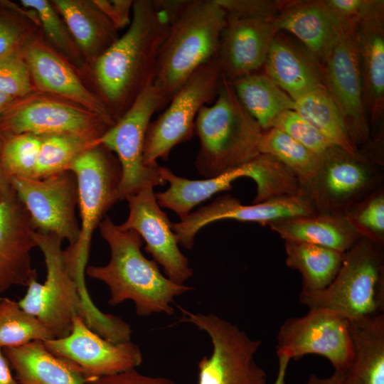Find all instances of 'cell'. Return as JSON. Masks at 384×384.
Returning a JSON list of instances; mask_svg holds the SVG:
<instances>
[{
	"mask_svg": "<svg viewBox=\"0 0 384 384\" xmlns=\"http://www.w3.org/2000/svg\"><path fill=\"white\" fill-rule=\"evenodd\" d=\"M161 110L159 94L153 85L146 87L129 109L97 140L117 154L122 171L119 200L126 199L147 186L166 183L159 166L144 164L143 153L146 132L155 112Z\"/></svg>",
	"mask_w": 384,
	"mask_h": 384,
	"instance_id": "obj_13",
	"label": "cell"
},
{
	"mask_svg": "<svg viewBox=\"0 0 384 384\" xmlns=\"http://www.w3.org/2000/svg\"><path fill=\"white\" fill-rule=\"evenodd\" d=\"M94 2L118 31L129 26L133 1L94 0Z\"/></svg>",
	"mask_w": 384,
	"mask_h": 384,
	"instance_id": "obj_44",
	"label": "cell"
},
{
	"mask_svg": "<svg viewBox=\"0 0 384 384\" xmlns=\"http://www.w3.org/2000/svg\"><path fill=\"white\" fill-rule=\"evenodd\" d=\"M33 178H42L70 171L73 161L84 151L97 144L96 141L70 134L43 136Z\"/></svg>",
	"mask_w": 384,
	"mask_h": 384,
	"instance_id": "obj_36",
	"label": "cell"
},
{
	"mask_svg": "<svg viewBox=\"0 0 384 384\" xmlns=\"http://www.w3.org/2000/svg\"><path fill=\"white\" fill-rule=\"evenodd\" d=\"M98 226L110 246V260L104 266H88L85 272L107 286L108 303L116 306L132 301L136 314L140 316L174 314V299L193 288L176 284L164 276L158 264L142 254V238L136 231L120 229L109 217Z\"/></svg>",
	"mask_w": 384,
	"mask_h": 384,
	"instance_id": "obj_2",
	"label": "cell"
},
{
	"mask_svg": "<svg viewBox=\"0 0 384 384\" xmlns=\"http://www.w3.org/2000/svg\"><path fill=\"white\" fill-rule=\"evenodd\" d=\"M277 341V354H285L290 359L319 355L331 363L334 370L343 373L352 363L349 319L331 310L309 309L305 316L286 319Z\"/></svg>",
	"mask_w": 384,
	"mask_h": 384,
	"instance_id": "obj_14",
	"label": "cell"
},
{
	"mask_svg": "<svg viewBox=\"0 0 384 384\" xmlns=\"http://www.w3.org/2000/svg\"><path fill=\"white\" fill-rule=\"evenodd\" d=\"M338 21L336 38L320 63L324 84L355 146L359 150H369L372 135L363 101L356 37L358 23Z\"/></svg>",
	"mask_w": 384,
	"mask_h": 384,
	"instance_id": "obj_12",
	"label": "cell"
},
{
	"mask_svg": "<svg viewBox=\"0 0 384 384\" xmlns=\"http://www.w3.org/2000/svg\"><path fill=\"white\" fill-rule=\"evenodd\" d=\"M41 31L21 46L35 90L73 101L114 124L117 121L101 97L88 88L78 69L47 43Z\"/></svg>",
	"mask_w": 384,
	"mask_h": 384,
	"instance_id": "obj_18",
	"label": "cell"
},
{
	"mask_svg": "<svg viewBox=\"0 0 384 384\" xmlns=\"http://www.w3.org/2000/svg\"><path fill=\"white\" fill-rule=\"evenodd\" d=\"M258 149L288 167L301 184L310 180L319 169L320 156L276 127L262 130Z\"/></svg>",
	"mask_w": 384,
	"mask_h": 384,
	"instance_id": "obj_33",
	"label": "cell"
},
{
	"mask_svg": "<svg viewBox=\"0 0 384 384\" xmlns=\"http://www.w3.org/2000/svg\"><path fill=\"white\" fill-rule=\"evenodd\" d=\"M30 216L14 189L0 198V294L37 279L31 252L38 247Z\"/></svg>",
	"mask_w": 384,
	"mask_h": 384,
	"instance_id": "obj_20",
	"label": "cell"
},
{
	"mask_svg": "<svg viewBox=\"0 0 384 384\" xmlns=\"http://www.w3.org/2000/svg\"><path fill=\"white\" fill-rule=\"evenodd\" d=\"M353 357L347 384H384V314L349 319Z\"/></svg>",
	"mask_w": 384,
	"mask_h": 384,
	"instance_id": "obj_28",
	"label": "cell"
},
{
	"mask_svg": "<svg viewBox=\"0 0 384 384\" xmlns=\"http://www.w3.org/2000/svg\"><path fill=\"white\" fill-rule=\"evenodd\" d=\"M169 26L154 0L133 1L127 31L90 68L96 92L116 121L152 85Z\"/></svg>",
	"mask_w": 384,
	"mask_h": 384,
	"instance_id": "obj_1",
	"label": "cell"
},
{
	"mask_svg": "<svg viewBox=\"0 0 384 384\" xmlns=\"http://www.w3.org/2000/svg\"><path fill=\"white\" fill-rule=\"evenodd\" d=\"M277 33L272 21L226 14L215 56L222 77L230 82L263 67Z\"/></svg>",
	"mask_w": 384,
	"mask_h": 384,
	"instance_id": "obj_21",
	"label": "cell"
},
{
	"mask_svg": "<svg viewBox=\"0 0 384 384\" xmlns=\"http://www.w3.org/2000/svg\"><path fill=\"white\" fill-rule=\"evenodd\" d=\"M40 28L34 11L11 1L0 0V57L21 48Z\"/></svg>",
	"mask_w": 384,
	"mask_h": 384,
	"instance_id": "obj_39",
	"label": "cell"
},
{
	"mask_svg": "<svg viewBox=\"0 0 384 384\" xmlns=\"http://www.w3.org/2000/svg\"><path fill=\"white\" fill-rule=\"evenodd\" d=\"M129 215L118 225L132 230L145 241L144 250L164 268L166 277L178 284L193 276L188 258L181 252L171 223L159 206L152 186H147L128 196Z\"/></svg>",
	"mask_w": 384,
	"mask_h": 384,
	"instance_id": "obj_19",
	"label": "cell"
},
{
	"mask_svg": "<svg viewBox=\"0 0 384 384\" xmlns=\"http://www.w3.org/2000/svg\"><path fill=\"white\" fill-rule=\"evenodd\" d=\"M299 301L309 309H328L348 319L384 314V247L361 238L345 253L332 282L321 291H301Z\"/></svg>",
	"mask_w": 384,
	"mask_h": 384,
	"instance_id": "obj_5",
	"label": "cell"
},
{
	"mask_svg": "<svg viewBox=\"0 0 384 384\" xmlns=\"http://www.w3.org/2000/svg\"><path fill=\"white\" fill-rule=\"evenodd\" d=\"M316 212L309 200L302 193L270 199L250 206L242 205L230 194L201 207L182 221L171 223L178 244L191 250L196 234L208 224L220 220H236L267 225L270 222L289 218L312 215Z\"/></svg>",
	"mask_w": 384,
	"mask_h": 384,
	"instance_id": "obj_17",
	"label": "cell"
},
{
	"mask_svg": "<svg viewBox=\"0 0 384 384\" xmlns=\"http://www.w3.org/2000/svg\"><path fill=\"white\" fill-rule=\"evenodd\" d=\"M230 83L242 105L262 130L274 127L283 112L294 110V101L265 73H253Z\"/></svg>",
	"mask_w": 384,
	"mask_h": 384,
	"instance_id": "obj_30",
	"label": "cell"
},
{
	"mask_svg": "<svg viewBox=\"0 0 384 384\" xmlns=\"http://www.w3.org/2000/svg\"><path fill=\"white\" fill-rule=\"evenodd\" d=\"M3 135L0 132V198L10 193L14 188L11 178L6 172L1 159Z\"/></svg>",
	"mask_w": 384,
	"mask_h": 384,
	"instance_id": "obj_48",
	"label": "cell"
},
{
	"mask_svg": "<svg viewBox=\"0 0 384 384\" xmlns=\"http://www.w3.org/2000/svg\"><path fill=\"white\" fill-rule=\"evenodd\" d=\"M263 68L264 73L294 101L324 85L320 62L282 32L274 35Z\"/></svg>",
	"mask_w": 384,
	"mask_h": 384,
	"instance_id": "obj_23",
	"label": "cell"
},
{
	"mask_svg": "<svg viewBox=\"0 0 384 384\" xmlns=\"http://www.w3.org/2000/svg\"><path fill=\"white\" fill-rule=\"evenodd\" d=\"M286 265L302 277L305 292L321 291L334 279L345 253L326 247L295 241H284Z\"/></svg>",
	"mask_w": 384,
	"mask_h": 384,
	"instance_id": "obj_31",
	"label": "cell"
},
{
	"mask_svg": "<svg viewBox=\"0 0 384 384\" xmlns=\"http://www.w3.org/2000/svg\"><path fill=\"white\" fill-rule=\"evenodd\" d=\"M294 110L334 145L356 154L353 144L343 117L326 90L321 85L294 101Z\"/></svg>",
	"mask_w": 384,
	"mask_h": 384,
	"instance_id": "obj_32",
	"label": "cell"
},
{
	"mask_svg": "<svg viewBox=\"0 0 384 384\" xmlns=\"http://www.w3.org/2000/svg\"><path fill=\"white\" fill-rule=\"evenodd\" d=\"M274 127L285 132L306 149L321 156L336 146L314 129L295 110H287L277 119Z\"/></svg>",
	"mask_w": 384,
	"mask_h": 384,
	"instance_id": "obj_41",
	"label": "cell"
},
{
	"mask_svg": "<svg viewBox=\"0 0 384 384\" xmlns=\"http://www.w3.org/2000/svg\"><path fill=\"white\" fill-rule=\"evenodd\" d=\"M19 4L36 14L47 43L78 70L87 67L67 25L50 1L21 0Z\"/></svg>",
	"mask_w": 384,
	"mask_h": 384,
	"instance_id": "obj_34",
	"label": "cell"
},
{
	"mask_svg": "<svg viewBox=\"0 0 384 384\" xmlns=\"http://www.w3.org/2000/svg\"><path fill=\"white\" fill-rule=\"evenodd\" d=\"M35 90L21 47L0 57V92L14 99Z\"/></svg>",
	"mask_w": 384,
	"mask_h": 384,
	"instance_id": "obj_40",
	"label": "cell"
},
{
	"mask_svg": "<svg viewBox=\"0 0 384 384\" xmlns=\"http://www.w3.org/2000/svg\"><path fill=\"white\" fill-rule=\"evenodd\" d=\"M180 321L189 323L210 337L213 351L198 362V384H266L267 373L255 360L262 341L237 325L210 313H194L178 306Z\"/></svg>",
	"mask_w": 384,
	"mask_h": 384,
	"instance_id": "obj_8",
	"label": "cell"
},
{
	"mask_svg": "<svg viewBox=\"0 0 384 384\" xmlns=\"http://www.w3.org/2000/svg\"><path fill=\"white\" fill-rule=\"evenodd\" d=\"M284 241L317 245L342 252L361 238L342 215L315 214L282 219L267 224Z\"/></svg>",
	"mask_w": 384,
	"mask_h": 384,
	"instance_id": "obj_29",
	"label": "cell"
},
{
	"mask_svg": "<svg viewBox=\"0 0 384 384\" xmlns=\"http://www.w3.org/2000/svg\"><path fill=\"white\" fill-rule=\"evenodd\" d=\"M324 2L338 20L357 23L384 12L383 0H324Z\"/></svg>",
	"mask_w": 384,
	"mask_h": 384,
	"instance_id": "obj_42",
	"label": "cell"
},
{
	"mask_svg": "<svg viewBox=\"0 0 384 384\" xmlns=\"http://www.w3.org/2000/svg\"><path fill=\"white\" fill-rule=\"evenodd\" d=\"M14 100L15 99L4 93L0 92V116L14 101Z\"/></svg>",
	"mask_w": 384,
	"mask_h": 384,
	"instance_id": "obj_50",
	"label": "cell"
},
{
	"mask_svg": "<svg viewBox=\"0 0 384 384\" xmlns=\"http://www.w3.org/2000/svg\"><path fill=\"white\" fill-rule=\"evenodd\" d=\"M11 178L35 230L66 240L69 246L75 245L80 236L75 216L78 190L75 174L65 171L42 178Z\"/></svg>",
	"mask_w": 384,
	"mask_h": 384,
	"instance_id": "obj_15",
	"label": "cell"
},
{
	"mask_svg": "<svg viewBox=\"0 0 384 384\" xmlns=\"http://www.w3.org/2000/svg\"><path fill=\"white\" fill-rule=\"evenodd\" d=\"M87 66L92 67L119 37L118 30L94 0H52Z\"/></svg>",
	"mask_w": 384,
	"mask_h": 384,
	"instance_id": "obj_26",
	"label": "cell"
},
{
	"mask_svg": "<svg viewBox=\"0 0 384 384\" xmlns=\"http://www.w3.org/2000/svg\"><path fill=\"white\" fill-rule=\"evenodd\" d=\"M225 19V11L215 0H188L170 24L152 83L161 110L198 68L216 56Z\"/></svg>",
	"mask_w": 384,
	"mask_h": 384,
	"instance_id": "obj_3",
	"label": "cell"
},
{
	"mask_svg": "<svg viewBox=\"0 0 384 384\" xmlns=\"http://www.w3.org/2000/svg\"><path fill=\"white\" fill-rule=\"evenodd\" d=\"M18 384H87L85 376L55 356L43 341L3 348Z\"/></svg>",
	"mask_w": 384,
	"mask_h": 384,
	"instance_id": "obj_27",
	"label": "cell"
},
{
	"mask_svg": "<svg viewBox=\"0 0 384 384\" xmlns=\"http://www.w3.org/2000/svg\"><path fill=\"white\" fill-rule=\"evenodd\" d=\"M53 338L52 332L38 318L22 309L18 302L0 299V348Z\"/></svg>",
	"mask_w": 384,
	"mask_h": 384,
	"instance_id": "obj_35",
	"label": "cell"
},
{
	"mask_svg": "<svg viewBox=\"0 0 384 384\" xmlns=\"http://www.w3.org/2000/svg\"><path fill=\"white\" fill-rule=\"evenodd\" d=\"M75 176L81 224L76 243L64 250L65 258L80 291L86 289L85 273L95 229L119 200L122 171L117 158L101 144L81 153L70 167Z\"/></svg>",
	"mask_w": 384,
	"mask_h": 384,
	"instance_id": "obj_6",
	"label": "cell"
},
{
	"mask_svg": "<svg viewBox=\"0 0 384 384\" xmlns=\"http://www.w3.org/2000/svg\"><path fill=\"white\" fill-rule=\"evenodd\" d=\"M34 238L44 257L46 279L43 283L32 280L18 303L22 309L38 318L55 338L64 337L70 334L73 319L82 316L79 287L68 267L63 240L36 231Z\"/></svg>",
	"mask_w": 384,
	"mask_h": 384,
	"instance_id": "obj_11",
	"label": "cell"
},
{
	"mask_svg": "<svg viewBox=\"0 0 384 384\" xmlns=\"http://www.w3.org/2000/svg\"><path fill=\"white\" fill-rule=\"evenodd\" d=\"M306 384H347L344 373L334 370L327 378H320L314 373L309 375Z\"/></svg>",
	"mask_w": 384,
	"mask_h": 384,
	"instance_id": "obj_47",
	"label": "cell"
},
{
	"mask_svg": "<svg viewBox=\"0 0 384 384\" xmlns=\"http://www.w3.org/2000/svg\"><path fill=\"white\" fill-rule=\"evenodd\" d=\"M262 129L239 101L230 82L222 78L212 105H204L195 121L201 142L195 164L209 178L240 166L260 153Z\"/></svg>",
	"mask_w": 384,
	"mask_h": 384,
	"instance_id": "obj_4",
	"label": "cell"
},
{
	"mask_svg": "<svg viewBox=\"0 0 384 384\" xmlns=\"http://www.w3.org/2000/svg\"><path fill=\"white\" fill-rule=\"evenodd\" d=\"M222 78L215 57L193 73L164 112L150 122L144 145L146 165H158L156 159H167L175 146L192 138L197 114L202 107L215 100Z\"/></svg>",
	"mask_w": 384,
	"mask_h": 384,
	"instance_id": "obj_10",
	"label": "cell"
},
{
	"mask_svg": "<svg viewBox=\"0 0 384 384\" xmlns=\"http://www.w3.org/2000/svg\"><path fill=\"white\" fill-rule=\"evenodd\" d=\"M363 95L371 135L384 114V12L357 24Z\"/></svg>",
	"mask_w": 384,
	"mask_h": 384,
	"instance_id": "obj_24",
	"label": "cell"
},
{
	"mask_svg": "<svg viewBox=\"0 0 384 384\" xmlns=\"http://www.w3.org/2000/svg\"><path fill=\"white\" fill-rule=\"evenodd\" d=\"M87 384H176V383L165 377L145 375L139 373L136 368H133L95 379Z\"/></svg>",
	"mask_w": 384,
	"mask_h": 384,
	"instance_id": "obj_45",
	"label": "cell"
},
{
	"mask_svg": "<svg viewBox=\"0 0 384 384\" xmlns=\"http://www.w3.org/2000/svg\"><path fill=\"white\" fill-rule=\"evenodd\" d=\"M2 135L1 159L7 174L11 178H33L42 137L29 133Z\"/></svg>",
	"mask_w": 384,
	"mask_h": 384,
	"instance_id": "obj_38",
	"label": "cell"
},
{
	"mask_svg": "<svg viewBox=\"0 0 384 384\" xmlns=\"http://www.w3.org/2000/svg\"><path fill=\"white\" fill-rule=\"evenodd\" d=\"M43 343L53 354L82 373L87 383L136 368L143 361L137 344L107 341L91 330L80 316L73 319L68 335Z\"/></svg>",
	"mask_w": 384,
	"mask_h": 384,
	"instance_id": "obj_16",
	"label": "cell"
},
{
	"mask_svg": "<svg viewBox=\"0 0 384 384\" xmlns=\"http://www.w3.org/2000/svg\"><path fill=\"white\" fill-rule=\"evenodd\" d=\"M114 124L63 97L35 90L14 100L0 116L2 134H70L97 140Z\"/></svg>",
	"mask_w": 384,
	"mask_h": 384,
	"instance_id": "obj_9",
	"label": "cell"
},
{
	"mask_svg": "<svg viewBox=\"0 0 384 384\" xmlns=\"http://www.w3.org/2000/svg\"><path fill=\"white\" fill-rule=\"evenodd\" d=\"M383 162L366 150L350 154L334 146L320 156L316 174L301 184L316 214L342 215L383 185Z\"/></svg>",
	"mask_w": 384,
	"mask_h": 384,
	"instance_id": "obj_7",
	"label": "cell"
},
{
	"mask_svg": "<svg viewBox=\"0 0 384 384\" xmlns=\"http://www.w3.org/2000/svg\"><path fill=\"white\" fill-rule=\"evenodd\" d=\"M272 23L277 32L286 31L297 37L320 63L339 25L324 0L283 1Z\"/></svg>",
	"mask_w": 384,
	"mask_h": 384,
	"instance_id": "obj_25",
	"label": "cell"
},
{
	"mask_svg": "<svg viewBox=\"0 0 384 384\" xmlns=\"http://www.w3.org/2000/svg\"><path fill=\"white\" fill-rule=\"evenodd\" d=\"M0 384H18L11 373V368L1 348H0Z\"/></svg>",
	"mask_w": 384,
	"mask_h": 384,
	"instance_id": "obj_46",
	"label": "cell"
},
{
	"mask_svg": "<svg viewBox=\"0 0 384 384\" xmlns=\"http://www.w3.org/2000/svg\"><path fill=\"white\" fill-rule=\"evenodd\" d=\"M270 164L271 157L269 155L260 154L244 165L203 180L179 177L170 169L160 166L161 178L169 182L170 186L164 192L155 193V196L159 206L172 210L182 221L198 204L218 192L232 189V183L240 177H250L255 181L257 188L262 187L267 178Z\"/></svg>",
	"mask_w": 384,
	"mask_h": 384,
	"instance_id": "obj_22",
	"label": "cell"
},
{
	"mask_svg": "<svg viewBox=\"0 0 384 384\" xmlns=\"http://www.w3.org/2000/svg\"><path fill=\"white\" fill-rule=\"evenodd\" d=\"M361 238L384 247V186L352 204L343 214Z\"/></svg>",
	"mask_w": 384,
	"mask_h": 384,
	"instance_id": "obj_37",
	"label": "cell"
},
{
	"mask_svg": "<svg viewBox=\"0 0 384 384\" xmlns=\"http://www.w3.org/2000/svg\"><path fill=\"white\" fill-rule=\"evenodd\" d=\"M226 14L267 21L279 14L283 1L272 0H215Z\"/></svg>",
	"mask_w": 384,
	"mask_h": 384,
	"instance_id": "obj_43",
	"label": "cell"
},
{
	"mask_svg": "<svg viewBox=\"0 0 384 384\" xmlns=\"http://www.w3.org/2000/svg\"><path fill=\"white\" fill-rule=\"evenodd\" d=\"M278 357V370L274 384H286L287 370L290 358L285 354H277Z\"/></svg>",
	"mask_w": 384,
	"mask_h": 384,
	"instance_id": "obj_49",
	"label": "cell"
}]
</instances>
